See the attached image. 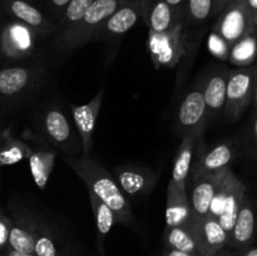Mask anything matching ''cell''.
Masks as SVG:
<instances>
[{
	"instance_id": "obj_32",
	"label": "cell",
	"mask_w": 257,
	"mask_h": 256,
	"mask_svg": "<svg viewBox=\"0 0 257 256\" xmlns=\"http://www.w3.org/2000/svg\"><path fill=\"white\" fill-rule=\"evenodd\" d=\"M12 225L13 221L0 210V255L9 246V233Z\"/></svg>"
},
{
	"instance_id": "obj_15",
	"label": "cell",
	"mask_w": 257,
	"mask_h": 256,
	"mask_svg": "<svg viewBox=\"0 0 257 256\" xmlns=\"http://www.w3.org/2000/svg\"><path fill=\"white\" fill-rule=\"evenodd\" d=\"M142 19L141 0H130L119 5L117 10L100 25L93 40H104L120 37L132 29Z\"/></svg>"
},
{
	"instance_id": "obj_42",
	"label": "cell",
	"mask_w": 257,
	"mask_h": 256,
	"mask_svg": "<svg viewBox=\"0 0 257 256\" xmlns=\"http://www.w3.org/2000/svg\"><path fill=\"white\" fill-rule=\"evenodd\" d=\"M252 133H253V140H255L257 145V112L255 118H253V124H252Z\"/></svg>"
},
{
	"instance_id": "obj_31",
	"label": "cell",
	"mask_w": 257,
	"mask_h": 256,
	"mask_svg": "<svg viewBox=\"0 0 257 256\" xmlns=\"http://www.w3.org/2000/svg\"><path fill=\"white\" fill-rule=\"evenodd\" d=\"M35 256H59L55 241L53 238L52 232L48 230L47 226L43 223H38L37 237H35L34 246Z\"/></svg>"
},
{
	"instance_id": "obj_25",
	"label": "cell",
	"mask_w": 257,
	"mask_h": 256,
	"mask_svg": "<svg viewBox=\"0 0 257 256\" xmlns=\"http://www.w3.org/2000/svg\"><path fill=\"white\" fill-rule=\"evenodd\" d=\"M191 222L187 225L166 228L165 236H163L165 247L191 253L192 256H200L197 242H196L195 235H193L192 227H191Z\"/></svg>"
},
{
	"instance_id": "obj_19",
	"label": "cell",
	"mask_w": 257,
	"mask_h": 256,
	"mask_svg": "<svg viewBox=\"0 0 257 256\" xmlns=\"http://www.w3.org/2000/svg\"><path fill=\"white\" fill-rule=\"evenodd\" d=\"M230 70L225 67H220L213 70L208 78L202 82V92L207 108L208 120L220 114L225 108L226 87Z\"/></svg>"
},
{
	"instance_id": "obj_4",
	"label": "cell",
	"mask_w": 257,
	"mask_h": 256,
	"mask_svg": "<svg viewBox=\"0 0 257 256\" xmlns=\"http://www.w3.org/2000/svg\"><path fill=\"white\" fill-rule=\"evenodd\" d=\"M216 18L212 33L220 37L230 49L246 35L256 33L255 20L246 0H235Z\"/></svg>"
},
{
	"instance_id": "obj_17",
	"label": "cell",
	"mask_w": 257,
	"mask_h": 256,
	"mask_svg": "<svg viewBox=\"0 0 257 256\" xmlns=\"http://www.w3.org/2000/svg\"><path fill=\"white\" fill-rule=\"evenodd\" d=\"M193 220L186 185L168 183L166 205V228L187 225Z\"/></svg>"
},
{
	"instance_id": "obj_21",
	"label": "cell",
	"mask_w": 257,
	"mask_h": 256,
	"mask_svg": "<svg viewBox=\"0 0 257 256\" xmlns=\"http://www.w3.org/2000/svg\"><path fill=\"white\" fill-rule=\"evenodd\" d=\"M256 227V216L253 206L250 198L246 195L241 203L240 211H238L237 218L235 221L232 231L230 235V242L228 245L233 247L243 248L250 245L255 236Z\"/></svg>"
},
{
	"instance_id": "obj_12",
	"label": "cell",
	"mask_w": 257,
	"mask_h": 256,
	"mask_svg": "<svg viewBox=\"0 0 257 256\" xmlns=\"http://www.w3.org/2000/svg\"><path fill=\"white\" fill-rule=\"evenodd\" d=\"M191 227L197 242L200 256H213L230 242L228 233L223 230L217 218L210 215L205 217L193 216Z\"/></svg>"
},
{
	"instance_id": "obj_23",
	"label": "cell",
	"mask_w": 257,
	"mask_h": 256,
	"mask_svg": "<svg viewBox=\"0 0 257 256\" xmlns=\"http://www.w3.org/2000/svg\"><path fill=\"white\" fill-rule=\"evenodd\" d=\"M4 2L10 14L18 22L29 27L35 33L48 34L54 29V25L42 14V12L27 0H4Z\"/></svg>"
},
{
	"instance_id": "obj_46",
	"label": "cell",
	"mask_w": 257,
	"mask_h": 256,
	"mask_svg": "<svg viewBox=\"0 0 257 256\" xmlns=\"http://www.w3.org/2000/svg\"><path fill=\"white\" fill-rule=\"evenodd\" d=\"M0 141H2V138H0Z\"/></svg>"
},
{
	"instance_id": "obj_9",
	"label": "cell",
	"mask_w": 257,
	"mask_h": 256,
	"mask_svg": "<svg viewBox=\"0 0 257 256\" xmlns=\"http://www.w3.org/2000/svg\"><path fill=\"white\" fill-rule=\"evenodd\" d=\"M208 122L207 108L202 92V83L191 89L181 102L177 112V127L185 137L191 132L205 131Z\"/></svg>"
},
{
	"instance_id": "obj_24",
	"label": "cell",
	"mask_w": 257,
	"mask_h": 256,
	"mask_svg": "<svg viewBox=\"0 0 257 256\" xmlns=\"http://www.w3.org/2000/svg\"><path fill=\"white\" fill-rule=\"evenodd\" d=\"M28 161L35 185L40 190H44L54 168L55 152L50 148H39V150L32 148V153L28 157Z\"/></svg>"
},
{
	"instance_id": "obj_13",
	"label": "cell",
	"mask_w": 257,
	"mask_h": 256,
	"mask_svg": "<svg viewBox=\"0 0 257 256\" xmlns=\"http://www.w3.org/2000/svg\"><path fill=\"white\" fill-rule=\"evenodd\" d=\"M35 34L23 23H9L0 32V54L14 60L29 57L34 52Z\"/></svg>"
},
{
	"instance_id": "obj_38",
	"label": "cell",
	"mask_w": 257,
	"mask_h": 256,
	"mask_svg": "<svg viewBox=\"0 0 257 256\" xmlns=\"http://www.w3.org/2000/svg\"><path fill=\"white\" fill-rule=\"evenodd\" d=\"M162 256H192V255L187 252H182V251L173 250V248L165 247V250H163L162 252Z\"/></svg>"
},
{
	"instance_id": "obj_39",
	"label": "cell",
	"mask_w": 257,
	"mask_h": 256,
	"mask_svg": "<svg viewBox=\"0 0 257 256\" xmlns=\"http://www.w3.org/2000/svg\"><path fill=\"white\" fill-rule=\"evenodd\" d=\"M246 3H247L251 13H252V17H253V20H255V25L257 29V0H246Z\"/></svg>"
},
{
	"instance_id": "obj_20",
	"label": "cell",
	"mask_w": 257,
	"mask_h": 256,
	"mask_svg": "<svg viewBox=\"0 0 257 256\" xmlns=\"http://www.w3.org/2000/svg\"><path fill=\"white\" fill-rule=\"evenodd\" d=\"M38 223L39 221L29 215L17 216L10 228L8 247L19 252L34 253Z\"/></svg>"
},
{
	"instance_id": "obj_2",
	"label": "cell",
	"mask_w": 257,
	"mask_h": 256,
	"mask_svg": "<svg viewBox=\"0 0 257 256\" xmlns=\"http://www.w3.org/2000/svg\"><path fill=\"white\" fill-rule=\"evenodd\" d=\"M187 20L182 19L165 33L148 32L147 47L157 68H175L192 49Z\"/></svg>"
},
{
	"instance_id": "obj_6",
	"label": "cell",
	"mask_w": 257,
	"mask_h": 256,
	"mask_svg": "<svg viewBox=\"0 0 257 256\" xmlns=\"http://www.w3.org/2000/svg\"><path fill=\"white\" fill-rule=\"evenodd\" d=\"M253 67H241L230 70L226 87V102L223 112L230 122L241 117L252 102Z\"/></svg>"
},
{
	"instance_id": "obj_40",
	"label": "cell",
	"mask_w": 257,
	"mask_h": 256,
	"mask_svg": "<svg viewBox=\"0 0 257 256\" xmlns=\"http://www.w3.org/2000/svg\"><path fill=\"white\" fill-rule=\"evenodd\" d=\"M0 256H35L34 253H24V252H19V251L12 250V248L8 247L4 252L2 253Z\"/></svg>"
},
{
	"instance_id": "obj_18",
	"label": "cell",
	"mask_w": 257,
	"mask_h": 256,
	"mask_svg": "<svg viewBox=\"0 0 257 256\" xmlns=\"http://www.w3.org/2000/svg\"><path fill=\"white\" fill-rule=\"evenodd\" d=\"M233 158H235V152L230 142H222L210 150L202 151L195 165L191 166V177L193 180L198 176L218 172L228 168Z\"/></svg>"
},
{
	"instance_id": "obj_16",
	"label": "cell",
	"mask_w": 257,
	"mask_h": 256,
	"mask_svg": "<svg viewBox=\"0 0 257 256\" xmlns=\"http://www.w3.org/2000/svg\"><path fill=\"white\" fill-rule=\"evenodd\" d=\"M141 7L142 19L148 27V32L165 33L186 19L185 13L176 12L165 0H141Z\"/></svg>"
},
{
	"instance_id": "obj_33",
	"label": "cell",
	"mask_w": 257,
	"mask_h": 256,
	"mask_svg": "<svg viewBox=\"0 0 257 256\" xmlns=\"http://www.w3.org/2000/svg\"><path fill=\"white\" fill-rule=\"evenodd\" d=\"M208 45H210V49L216 57H218L220 59H228V54H230V47L221 39L220 37L212 33L210 37V42H208Z\"/></svg>"
},
{
	"instance_id": "obj_3",
	"label": "cell",
	"mask_w": 257,
	"mask_h": 256,
	"mask_svg": "<svg viewBox=\"0 0 257 256\" xmlns=\"http://www.w3.org/2000/svg\"><path fill=\"white\" fill-rule=\"evenodd\" d=\"M124 0H94L82 19L64 33H59L57 45L59 49L72 50L94 39L100 25L119 8Z\"/></svg>"
},
{
	"instance_id": "obj_8",
	"label": "cell",
	"mask_w": 257,
	"mask_h": 256,
	"mask_svg": "<svg viewBox=\"0 0 257 256\" xmlns=\"http://www.w3.org/2000/svg\"><path fill=\"white\" fill-rule=\"evenodd\" d=\"M113 177L117 181L125 197L138 200L150 195L155 190L160 173L152 168L135 165L117 166L113 170Z\"/></svg>"
},
{
	"instance_id": "obj_43",
	"label": "cell",
	"mask_w": 257,
	"mask_h": 256,
	"mask_svg": "<svg viewBox=\"0 0 257 256\" xmlns=\"http://www.w3.org/2000/svg\"><path fill=\"white\" fill-rule=\"evenodd\" d=\"M213 256H230V253H228L227 251H225V248H222V250L217 251Z\"/></svg>"
},
{
	"instance_id": "obj_28",
	"label": "cell",
	"mask_w": 257,
	"mask_h": 256,
	"mask_svg": "<svg viewBox=\"0 0 257 256\" xmlns=\"http://www.w3.org/2000/svg\"><path fill=\"white\" fill-rule=\"evenodd\" d=\"M32 148L24 141L7 136L0 141V166H10L28 158Z\"/></svg>"
},
{
	"instance_id": "obj_41",
	"label": "cell",
	"mask_w": 257,
	"mask_h": 256,
	"mask_svg": "<svg viewBox=\"0 0 257 256\" xmlns=\"http://www.w3.org/2000/svg\"><path fill=\"white\" fill-rule=\"evenodd\" d=\"M241 256H257V247L247 248V250L243 251Z\"/></svg>"
},
{
	"instance_id": "obj_27",
	"label": "cell",
	"mask_w": 257,
	"mask_h": 256,
	"mask_svg": "<svg viewBox=\"0 0 257 256\" xmlns=\"http://www.w3.org/2000/svg\"><path fill=\"white\" fill-rule=\"evenodd\" d=\"M257 55V38L256 33L246 35L241 40L231 47L228 60L233 65L241 67H250L251 63L256 59Z\"/></svg>"
},
{
	"instance_id": "obj_44",
	"label": "cell",
	"mask_w": 257,
	"mask_h": 256,
	"mask_svg": "<svg viewBox=\"0 0 257 256\" xmlns=\"http://www.w3.org/2000/svg\"><path fill=\"white\" fill-rule=\"evenodd\" d=\"M256 38H257V29H256Z\"/></svg>"
},
{
	"instance_id": "obj_36",
	"label": "cell",
	"mask_w": 257,
	"mask_h": 256,
	"mask_svg": "<svg viewBox=\"0 0 257 256\" xmlns=\"http://www.w3.org/2000/svg\"><path fill=\"white\" fill-rule=\"evenodd\" d=\"M165 2L168 5H171L176 12L185 13L186 14V3H187V0H165Z\"/></svg>"
},
{
	"instance_id": "obj_35",
	"label": "cell",
	"mask_w": 257,
	"mask_h": 256,
	"mask_svg": "<svg viewBox=\"0 0 257 256\" xmlns=\"http://www.w3.org/2000/svg\"><path fill=\"white\" fill-rule=\"evenodd\" d=\"M70 0H50V4H52L53 9H54V12L58 14V18H62L63 13H64L65 8H67V5L69 4Z\"/></svg>"
},
{
	"instance_id": "obj_45",
	"label": "cell",
	"mask_w": 257,
	"mask_h": 256,
	"mask_svg": "<svg viewBox=\"0 0 257 256\" xmlns=\"http://www.w3.org/2000/svg\"><path fill=\"white\" fill-rule=\"evenodd\" d=\"M124 2H130V0H124Z\"/></svg>"
},
{
	"instance_id": "obj_29",
	"label": "cell",
	"mask_w": 257,
	"mask_h": 256,
	"mask_svg": "<svg viewBox=\"0 0 257 256\" xmlns=\"http://www.w3.org/2000/svg\"><path fill=\"white\" fill-rule=\"evenodd\" d=\"M94 3V0H70L65 8L62 18L59 19L60 33L72 29L78 22L83 18L88 8Z\"/></svg>"
},
{
	"instance_id": "obj_37",
	"label": "cell",
	"mask_w": 257,
	"mask_h": 256,
	"mask_svg": "<svg viewBox=\"0 0 257 256\" xmlns=\"http://www.w3.org/2000/svg\"><path fill=\"white\" fill-rule=\"evenodd\" d=\"M252 102L257 112V64L253 67V89H252Z\"/></svg>"
},
{
	"instance_id": "obj_5",
	"label": "cell",
	"mask_w": 257,
	"mask_h": 256,
	"mask_svg": "<svg viewBox=\"0 0 257 256\" xmlns=\"http://www.w3.org/2000/svg\"><path fill=\"white\" fill-rule=\"evenodd\" d=\"M245 196L246 186L240 178L231 173L230 177L218 188L211 202L208 215L217 218L228 236L231 235Z\"/></svg>"
},
{
	"instance_id": "obj_34",
	"label": "cell",
	"mask_w": 257,
	"mask_h": 256,
	"mask_svg": "<svg viewBox=\"0 0 257 256\" xmlns=\"http://www.w3.org/2000/svg\"><path fill=\"white\" fill-rule=\"evenodd\" d=\"M235 0H213L212 4V15L211 17H217L222 10H225L231 3H233Z\"/></svg>"
},
{
	"instance_id": "obj_1",
	"label": "cell",
	"mask_w": 257,
	"mask_h": 256,
	"mask_svg": "<svg viewBox=\"0 0 257 256\" xmlns=\"http://www.w3.org/2000/svg\"><path fill=\"white\" fill-rule=\"evenodd\" d=\"M68 165L87 186L88 192L97 196L115 216V221L123 225L132 222V211L128 198L123 195L117 181L97 161L90 157H67Z\"/></svg>"
},
{
	"instance_id": "obj_11",
	"label": "cell",
	"mask_w": 257,
	"mask_h": 256,
	"mask_svg": "<svg viewBox=\"0 0 257 256\" xmlns=\"http://www.w3.org/2000/svg\"><path fill=\"white\" fill-rule=\"evenodd\" d=\"M103 95H104V89L102 88L94 95V98L85 104L77 105L69 103L75 130L79 135L80 143H82L83 157H89L90 152H92L93 133H94L98 115H99L100 107H102Z\"/></svg>"
},
{
	"instance_id": "obj_26",
	"label": "cell",
	"mask_w": 257,
	"mask_h": 256,
	"mask_svg": "<svg viewBox=\"0 0 257 256\" xmlns=\"http://www.w3.org/2000/svg\"><path fill=\"white\" fill-rule=\"evenodd\" d=\"M88 195H89V202L90 206H92L93 215H94L95 227H97L98 252H99V256H105L104 248H103L104 238L117 221H115V216L113 211L103 201H100L93 193L88 192Z\"/></svg>"
},
{
	"instance_id": "obj_30",
	"label": "cell",
	"mask_w": 257,
	"mask_h": 256,
	"mask_svg": "<svg viewBox=\"0 0 257 256\" xmlns=\"http://www.w3.org/2000/svg\"><path fill=\"white\" fill-rule=\"evenodd\" d=\"M213 0H187L186 3V19L187 23L201 24L212 15Z\"/></svg>"
},
{
	"instance_id": "obj_7",
	"label": "cell",
	"mask_w": 257,
	"mask_h": 256,
	"mask_svg": "<svg viewBox=\"0 0 257 256\" xmlns=\"http://www.w3.org/2000/svg\"><path fill=\"white\" fill-rule=\"evenodd\" d=\"M39 130L45 138L55 148L64 152H75L77 137L73 131V125L60 107L44 108L39 115Z\"/></svg>"
},
{
	"instance_id": "obj_14",
	"label": "cell",
	"mask_w": 257,
	"mask_h": 256,
	"mask_svg": "<svg viewBox=\"0 0 257 256\" xmlns=\"http://www.w3.org/2000/svg\"><path fill=\"white\" fill-rule=\"evenodd\" d=\"M40 80V69L32 65H15L0 69V95L18 98L35 88Z\"/></svg>"
},
{
	"instance_id": "obj_10",
	"label": "cell",
	"mask_w": 257,
	"mask_h": 256,
	"mask_svg": "<svg viewBox=\"0 0 257 256\" xmlns=\"http://www.w3.org/2000/svg\"><path fill=\"white\" fill-rule=\"evenodd\" d=\"M232 171L225 168L218 172L198 176L192 180V190L188 195L191 210L196 217H205L210 212V206L216 192L223 182L230 177Z\"/></svg>"
},
{
	"instance_id": "obj_22",
	"label": "cell",
	"mask_w": 257,
	"mask_h": 256,
	"mask_svg": "<svg viewBox=\"0 0 257 256\" xmlns=\"http://www.w3.org/2000/svg\"><path fill=\"white\" fill-rule=\"evenodd\" d=\"M203 136V131L198 132H191L183 137L182 142L178 146L177 153H176L175 161H173L172 176H171V183L176 185H186L187 177L191 172V166L193 161V153L197 146L198 140Z\"/></svg>"
}]
</instances>
